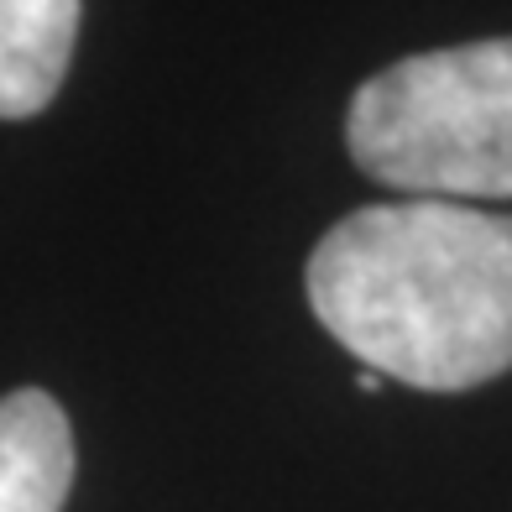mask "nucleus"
I'll return each mask as SVG.
<instances>
[{"label":"nucleus","instance_id":"1","mask_svg":"<svg viewBox=\"0 0 512 512\" xmlns=\"http://www.w3.org/2000/svg\"><path fill=\"white\" fill-rule=\"evenodd\" d=\"M304 288L377 377L465 392L512 371V215L455 199L351 209L309 251Z\"/></svg>","mask_w":512,"mask_h":512},{"label":"nucleus","instance_id":"2","mask_svg":"<svg viewBox=\"0 0 512 512\" xmlns=\"http://www.w3.org/2000/svg\"><path fill=\"white\" fill-rule=\"evenodd\" d=\"M345 147L371 183L413 199H512V37L371 74L345 115Z\"/></svg>","mask_w":512,"mask_h":512},{"label":"nucleus","instance_id":"3","mask_svg":"<svg viewBox=\"0 0 512 512\" xmlns=\"http://www.w3.org/2000/svg\"><path fill=\"white\" fill-rule=\"evenodd\" d=\"M74 486V429L58 398L16 387L0 398V512H63Z\"/></svg>","mask_w":512,"mask_h":512},{"label":"nucleus","instance_id":"4","mask_svg":"<svg viewBox=\"0 0 512 512\" xmlns=\"http://www.w3.org/2000/svg\"><path fill=\"white\" fill-rule=\"evenodd\" d=\"M79 37V0H0V121H27L58 95Z\"/></svg>","mask_w":512,"mask_h":512}]
</instances>
